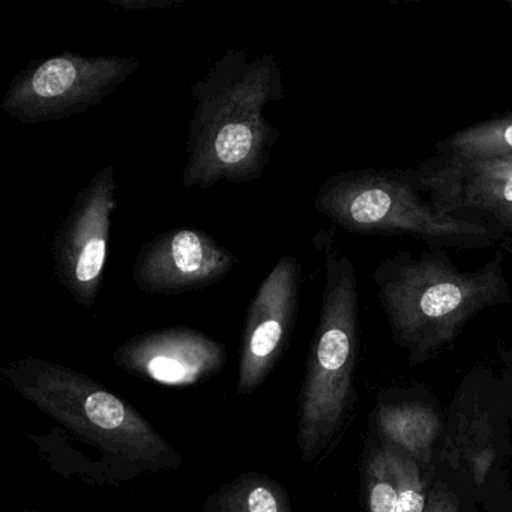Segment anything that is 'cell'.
<instances>
[{"instance_id": "cell-5", "label": "cell", "mask_w": 512, "mask_h": 512, "mask_svg": "<svg viewBox=\"0 0 512 512\" xmlns=\"http://www.w3.org/2000/svg\"><path fill=\"white\" fill-rule=\"evenodd\" d=\"M314 208L346 232L407 236L434 250H485L508 238L484 221L442 211L407 169L334 173L317 188Z\"/></svg>"}, {"instance_id": "cell-6", "label": "cell", "mask_w": 512, "mask_h": 512, "mask_svg": "<svg viewBox=\"0 0 512 512\" xmlns=\"http://www.w3.org/2000/svg\"><path fill=\"white\" fill-rule=\"evenodd\" d=\"M139 68L131 56L61 53L17 74L0 109L22 124L64 121L103 103Z\"/></svg>"}, {"instance_id": "cell-14", "label": "cell", "mask_w": 512, "mask_h": 512, "mask_svg": "<svg viewBox=\"0 0 512 512\" xmlns=\"http://www.w3.org/2000/svg\"><path fill=\"white\" fill-rule=\"evenodd\" d=\"M202 512H293L289 491L259 472H245L205 500Z\"/></svg>"}, {"instance_id": "cell-9", "label": "cell", "mask_w": 512, "mask_h": 512, "mask_svg": "<svg viewBox=\"0 0 512 512\" xmlns=\"http://www.w3.org/2000/svg\"><path fill=\"white\" fill-rule=\"evenodd\" d=\"M407 173L442 211L512 235V157L461 161L436 154Z\"/></svg>"}, {"instance_id": "cell-8", "label": "cell", "mask_w": 512, "mask_h": 512, "mask_svg": "<svg viewBox=\"0 0 512 512\" xmlns=\"http://www.w3.org/2000/svg\"><path fill=\"white\" fill-rule=\"evenodd\" d=\"M301 289V263L286 254L251 298L239 346L238 395L256 392L289 347L301 305Z\"/></svg>"}, {"instance_id": "cell-7", "label": "cell", "mask_w": 512, "mask_h": 512, "mask_svg": "<svg viewBox=\"0 0 512 512\" xmlns=\"http://www.w3.org/2000/svg\"><path fill=\"white\" fill-rule=\"evenodd\" d=\"M115 167H103L82 188L53 238L59 284L83 307H94L103 286L116 209Z\"/></svg>"}, {"instance_id": "cell-13", "label": "cell", "mask_w": 512, "mask_h": 512, "mask_svg": "<svg viewBox=\"0 0 512 512\" xmlns=\"http://www.w3.org/2000/svg\"><path fill=\"white\" fill-rule=\"evenodd\" d=\"M374 419L379 440L409 455L427 475L434 476L446 419L433 403L382 400L377 403Z\"/></svg>"}, {"instance_id": "cell-10", "label": "cell", "mask_w": 512, "mask_h": 512, "mask_svg": "<svg viewBox=\"0 0 512 512\" xmlns=\"http://www.w3.org/2000/svg\"><path fill=\"white\" fill-rule=\"evenodd\" d=\"M238 263V257L205 230L176 227L140 248L133 281L152 295H182L220 283Z\"/></svg>"}, {"instance_id": "cell-2", "label": "cell", "mask_w": 512, "mask_h": 512, "mask_svg": "<svg viewBox=\"0 0 512 512\" xmlns=\"http://www.w3.org/2000/svg\"><path fill=\"white\" fill-rule=\"evenodd\" d=\"M371 281L410 367L448 349L488 308L512 304L502 251L475 271H460L446 250L398 251L374 268Z\"/></svg>"}, {"instance_id": "cell-18", "label": "cell", "mask_w": 512, "mask_h": 512, "mask_svg": "<svg viewBox=\"0 0 512 512\" xmlns=\"http://www.w3.org/2000/svg\"><path fill=\"white\" fill-rule=\"evenodd\" d=\"M509 5H511V7H512V2H509Z\"/></svg>"}, {"instance_id": "cell-4", "label": "cell", "mask_w": 512, "mask_h": 512, "mask_svg": "<svg viewBox=\"0 0 512 512\" xmlns=\"http://www.w3.org/2000/svg\"><path fill=\"white\" fill-rule=\"evenodd\" d=\"M325 286L319 322L298 398L296 446L302 463L325 457L340 442L356 404L359 287L355 263L323 248Z\"/></svg>"}, {"instance_id": "cell-12", "label": "cell", "mask_w": 512, "mask_h": 512, "mask_svg": "<svg viewBox=\"0 0 512 512\" xmlns=\"http://www.w3.org/2000/svg\"><path fill=\"white\" fill-rule=\"evenodd\" d=\"M431 479L413 458L379 440L362 467L364 512H425Z\"/></svg>"}, {"instance_id": "cell-16", "label": "cell", "mask_w": 512, "mask_h": 512, "mask_svg": "<svg viewBox=\"0 0 512 512\" xmlns=\"http://www.w3.org/2000/svg\"><path fill=\"white\" fill-rule=\"evenodd\" d=\"M469 499H473L472 494L467 493L457 482L442 473L434 472L425 512H475Z\"/></svg>"}, {"instance_id": "cell-1", "label": "cell", "mask_w": 512, "mask_h": 512, "mask_svg": "<svg viewBox=\"0 0 512 512\" xmlns=\"http://www.w3.org/2000/svg\"><path fill=\"white\" fill-rule=\"evenodd\" d=\"M191 97L196 109L188 127L182 185L208 190L220 182L259 181L280 139V131L265 118L266 106L284 98L277 58L260 55L251 61L245 50H226L191 86Z\"/></svg>"}, {"instance_id": "cell-17", "label": "cell", "mask_w": 512, "mask_h": 512, "mask_svg": "<svg viewBox=\"0 0 512 512\" xmlns=\"http://www.w3.org/2000/svg\"><path fill=\"white\" fill-rule=\"evenodd\" d=\"M23 512H64V511H34V509H26Z\"/></svg>"}, {"instance_id": "cell-11", "label": "cell", "mask_w": 512, "mask_h": 512, "mask_svg": "<svg viewBox=\"0 0 512 512\" xmlns=\"http://www.w3.org/2000/svg\"><path fill=\"white\" fill-rule=\"evenodd\" d=\"M119 370L160 385L193 386L223 371L226 347L190 326H167L143 332L113 353Z\"/></svg>"}, {"instance_id": "cell-3", "label": "cell", "mask_w": 512, "mask_h": 512, "mask_svg": "<svg viewBox=\"0 0 512 512\" xmlns=\"http://www.w3.org/2000/svg\"><path fill=\"white\" fill-rule=\"evenodd\" d=\"M0 373L64 436L97 452L110 485L182 466L181 455L128 401L91 377L35 356L4 365Z\"/></svg>"}, {"instance_id": "cell-15", "label": "cell", "mask_w": 512, "mask_h": 512, "mask_svg": "<svg viewBox=\"0 0 512 512\" xmlns=\"http://www.w3.org/2000/svg\"><path fill=\"white\" fill-rule=\"evenodd\" d=\"M434 148L437 155L461 161L512 157V112L455 131Z\"/></svg>"}]
</instances>
